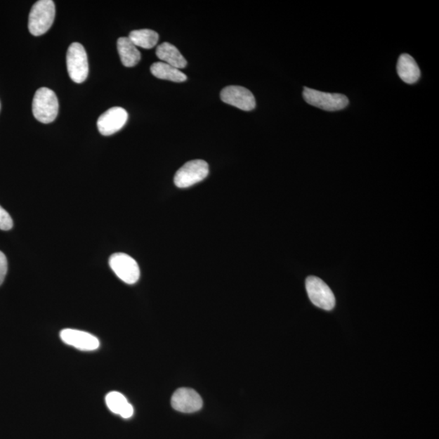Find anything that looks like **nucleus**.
Returning a JSON list of instances; mask_svg holds the SVG:
<instances>
[{"mask_svg": "<svg viewBox=\"0 0 439 439\" xmlns=\"http://www.w3.org/2000/svg\"><path fill=\"white\" fill-rule=\"evenodd\" d=\"M304 100L308 105L321 108L325 111L334 112L344 110L348 105L349 100L347 96L342 94H332L310 89L304 87Z\"/></svg>", "mask_w": 439, "mask_h": 439, "instance_id": "nucleus-5", "label": "nucleus"}, {"mask_svg": "<svg viewBox=\"0 0 439 439\" xmlns=\"http://www.w3.org/2000/svg\"><path fill=\"white\" fill-rule=\"evenodd\" d=\"M221 99L230 105L244 111H251L256 107V99L247 88L239 86L225 87L221 92Z\"/></svg>", "mask_w": 439, "mask_h": 439, "instance_id": "nucleus-8", "label": "nucleus"}, {"mask_svg": "<svg viewBox=\"0 0 439 439\" xmlns=\"http://www.w3.org/2000/svg\"><path fill=\"white\" fill-rule=\"evenodd\" d=\"M34 117L44 124L53 122L58 117L59 102L53 91L41 87L35 92L32 103Z\"/></svg>", "mask_w": 439, "mask_h": 439, "instance_id": "nucleus-2", "label": "nucleus"}, {"mask_svg": "<svg viewBox=\"0 0 439 439\" xmlns=\"http://www.w3.org/2000/svg\"><path fill=\"white\" fill-rule=\"evenodd\" d=\"M117 51L122 63L127 68L136 66L141 60L140 51L128 37H122L117 40Z\"/></svg>", "mask_w": 439, "mask_h": 439, "instance_id": "nucleus-14", "label": "nucleus"}, {"mask_svg": "<svg viewBox=\"0 0 439 439\" xmlns=\"http://www.w3.org/2000/svg\"><path fill=\"white\" fill-rule=\"evenodd\" d=\"M13 221L6 210L0 206V230L8 231L13 228Z\"/></svg>", "mask_w": 439, "mask_h": 439, "instance_id": "nucleus-18", "label": "nucleus"}, {"mask_svg": "<svg viewBox=\"0 0 439 439\" xmlns=\"http://www.w3.org/2000/svg\"><path fill=\"white\" fill-rule=\"evenodd\" d=\"M62 341L81 350H95L100 348V341L94 335L73 329H65L60 334Z\"/></svg>", "mask_w": 439, "mask_h": 439, "instance_id": "nucleus-11", "label": "nucleus"}, {"mask_svg": "<svg viewBox=\"0 0 439 439\" xmlns=\"http://www.w3.org/2000/svg\"><path fill=\"white\" fill-rule=\"evenodd\" d=\"M171 405L176 411L183 413H193L203 407L202 398L193 389L180 388L174 392Z\"/></svg>", "mask_w": 439, "mask_h": 439, "instance_id": "nucleus-10", "label": "nucleus"}, {"mask_svg": "<svg viewBox=\"0 0 439 439\" xmlns=\"http://www.w3.org/2000/svg\"><path fill=\"white\" fill-rule=\"evenodd\" d=\"M8 273V261L6 256L0 251V286L2 285Z\"/></svg>", "mask_w": 439, "mask_h": 439, "instance_id": "nucleus-19", "label": "nucleus"}, {"mask_svg": "<svg viewBox=\"0 0 439 439\" xmlns=\"http://www.w3.org/2000/svg\"><path fill=\"white\" fill-rule=\"evenodd\" d=\"M397 72L401 80L407 84H416L419 80L421 71L417 62L409 54H402L397 65Z\"/></svg>", "mask_w": 439, "mask_h": 439, "instance_id": "nucleus-12", "label": "nucleus"}, {"mask_svg": "<svg viewBox=\"0 0 439 439\" xmlns=\"http://www.w3.org/2000/svg\"><path fill=\"white\" fill-rule=\"evenodd\" d=\"M128 38L137 48L152 49L158 43L159 34L152 30H138L132 31Z\"/></svg>", "mask_w": 439, "mask_h": 439, "instance_id": "nucleus-17", "label": "nucleus"}, {"mask_svg": "<svg viewBox=\"0 0 439 439\" xmlns=\"http://www.w3.org/2000/svg\"><path fill=\"white\" fill-rule=\"evenodd\" d=\"M105 401L108 409L115 414L121 416L124 419H129L133 417V407L120 392H110L106 395Z\"/></svg>", "mask_w": 439, "mask_h": 439, "instance_id": "nucleus-13", "label": "nucleus"}, {"mask_svg": "<svg viewBox=\"0 0 439 439\" xmlns=\"http://www.w3.org/2000/svg\"><path fill=\"white\" fill-rule=\"evenodd\" d=\"M110 266L115 275L126 284L136 283L140 277L138 263L125 253H115L110 258Z\"/></svg>", "mask_w": 439, "mask_h": 439, "instance_id": "nucleus-7", "label": "nucleus"}, {"mask_svg": "<svg viewBox=\"0 0 439 439\" xmlns=\"http://www.w3.org/2000/svg\"><path fill=\"white\" fill-rule=\"evenodd\" d=\"M55 6L53 0L36 2L29 15L28 27L31 34L43 35L48 32L54 22Z\"/></svg>", "mask_w": 439, "mask_h": 439, "instance_id": "nucleus-1", "label": "nucleus"}, {"mask_svg": "<svg viewBox=\"0 0 439 439\" xmlns=\"http://www.w3.org/2000/svg\"><path fill=\"white\" fill-rule=\"evenodd\" d=\"M306 290L310 301L320 308L330 311L335 306L333 291L319 277L310 276L306 279Z\"/></svg>", "mask_w": 439, "mask_h": 439, "instance_id": "nucleus-6", "label": "nucleus"}, {"mask_svg": "<svg viewBox=\"0 0 439 439\" xmlns=\"http://www.w3.org/2000/svg\"><path fill=\"white\" fill-rule=\"evenodd\" d=\"M152 74L157 79L174 82H183L188 77L178 69L164 62H157L151 66Z\"/></svg>", "mask_w": 439, "mask_h": 439, "instance_id": "nucleus-16", "label": "nucleus"}, {"mask_svg": "<svg viewBox=\"0 0 439 439\" xmlns=\"http://www.w3.org/2000/svg\"><path fill=\"white\" fill-rule=\"evenodd\" d=\"M157 58L176 69H184L188 65V61L181 54L175 46L169 43H163L157 49Z\"/></svg>", "mask_w": 439, "mask_h": 439, "instance_id": "nucleus-15", "label": "nucleus"}, {"mask_svg": "<svg viewBox=\"0 0 439 439\" xmlns=\"http://www.w3.org/2000/svg\"><path fill=\"white\" fill-rule=\"evenodd\" d=\"M128 120L126 110L121 107H113L98 119L97 127L100 133L105 136H112L121 131Z\"/></svg>", "mask_w": 439, "mask_h": 439, "instance_id": "nucleus-9", "label": "nucleus"}, {"mask_svg": "<svg viewBox=\"0 0 439 439\" xmlns=\"http://www.w3.org/2000/svg\"><path fill=\"white\" fill-rule=\"evenodd\" d=\"M209 164L203 159H194L185 163L174 176V184L178 188H188L208 177Z\"/></svg>", "mask_w": 439, "mask_h": 439, "instance_id": "nucleus-4", "label": "nucleus"}, {"mask_svg": "<svg viewBox=\"0 0 439 439\" xmlns=\"http://www.w3.org/2000/svg\"><path fill=\"white\" fill-rule=\"evenodd\" d=\"M67 70L70 79L76 84H82L89 74V64L84 46L73 43L67 51Z\"/></svg>", "mask_w": 439, "mask_h": 439, "instance_id": "nucleus-3", "label": "nucleus"}]
</instances>
